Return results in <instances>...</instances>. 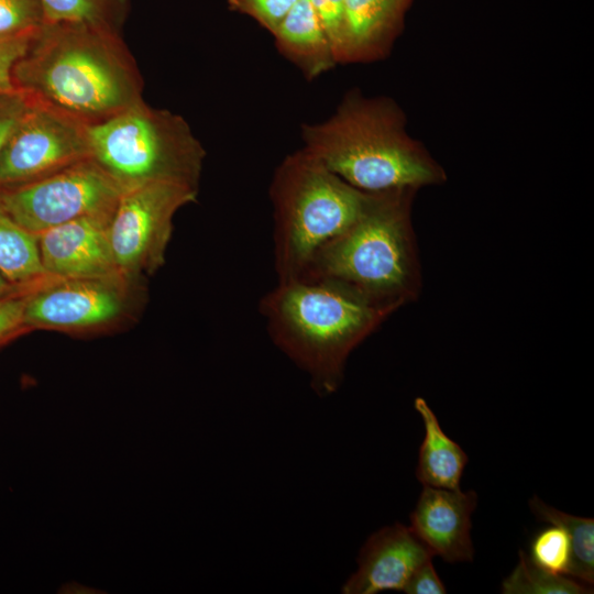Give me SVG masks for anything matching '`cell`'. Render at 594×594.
Wrapping results in <instances>:
<instances>
[{
  "label": "cell",
  "instance_id": "22",
  "mask_svg": "<svg viewBox=\"0 0 594 594\" xmlns=\"http://www.w3.org/2000/svg\"><path fill=\"white\" fill-rule=\"evenodd\" d=\"M43 23L40 0H0V37L33 33Z\"/></svg>",
  "mask_w": 594,
  "mask_h": 594
},
{
  "label": "cell",
  "instance_id": "12",
  "mask_svg": "<svg viewBox=\"0 0 594 594\" xmlns=\"http://www.w3.org/2000/svg\"><path fill=\"white\" fill-rule=\"evenodd\" d=\"M433 553L410 527L399 522L384 527L366 540L358 558V570L342 587L344 594L404 591L411 575Z\"/></svg>",
  "mask_w": 594,
  "mask_h": 594
},
{
  "label": "cell",
  "instance_id": "28",
  "mask_svg": "<svg viewBox=\"0 0 594 594\" xmlns=\"http://www.w3.org/2000/svg\"><path fill=\"white\" fill-rule=\"evenodd\" d=\"M404 592L407 594H444L447 588L430 560L411 575Z\"/></svg>",
  "mask_w": 594,
  "mask_h": 594
},
{
  "label": "cell",
  "instance_id": "23",
  "mask_svg": "<svg viewBox=\"0 0 594 594\" xmlns=\"http://www.w3.org/2000/svg\"><path fill=\"white\" fill-rule=\"evenodd\" d=\"M330 42L337 63H343L344 0H309Z\"/></svg>",
  "mask_w": 594,
  "mask_h": 594
},
{
  "label": "cell",
  "instance_id": "16",
  "mask_svg": "<svg viewBox=\"0 0 594 594\" xmlns=\"http://www.w3.org/2000/svg\"><path fill=\"white\" fill-rule=\"evenodd\" d=\"M414 406L425 428L416 477L424 486L460 490L461 477L469 461L468 454L446 435L426 399L417 397Z\"/></svg>",
  "mask_w": 594,
  "mask_h": 594
},
{
  "label": "cell",
  "instance_id": "14",
  "mask_svg": "<svg viewBox=\"0 0 594 594\" xmlns=\"http://www.w3.org/2000/svg\"><path fill=\"white\" fill-rule=\"evenodd\" d=\"M414 0H344L343 63L385 57Z\"/></svg>",
  "mask_w": 594,
  "mask_h": 594
},
{
  "label": "cell",
  "instance_id": "3",
  "mask_svg": "<svg viewBox=\"0 0 594 594\" xmlns=\"http://www.w3.org/2000/svg\"><path fill=\"white\" fill-rule=\"evenodd\" d=\"M415 194L372 193L361 216L323 245L298 278L341 285L391 316L415 301L422 288L411 221Z\"/></svg>",
  "mask_w": 594,
  "mask_h": 594
},
{
  "label": "cell",
  "instance_id": "11",
  "mask_svg": "<svg viewBox=\"0 0 594 594\" xmlns=\"http://www.w3.org/2000/svg\"><path fill=\"white\" fill-rule=\"evenodd\" d=\"M112 213L76 219L37 235L44 272L56 278L125 279L117 267L110 243Z\"/></svg>",
  "mask_w": 594,
  "mask_h": 594
},
{
  "label": "cell",
  "instance_id": "15",
  "mask_svg": "<svg viewBox=\"0 0 594 594\" xmlns=\"http://www.w3.org/2000/svg\"><path fill=\"white\" fill-rule=\"evenodd\" d=\"M273 35L279 52L309 78L321 75L337 63L309 0H297Z\"/></svg>",
  "mask_w": 594,
  "mask_h": 594
},
{
  "label": "cell",
  "instance_id": "9",
  "mask_svg": "<svg viewBox=\"0 0 594 594\" xmlns=\"http://www.w3.org/2000/svg\"><path fill=\"white\" fill-rule=\"evenodd\" d=\"M89 125L31 99L0 154V189L43 178L89 158Z\"/></svg>",
  "mask_w": 594,
  "mask_h": 594
},
{
  "label": "cell",
  "instance_id": "27",
  "mask_svg": "<svg viewBox=\"0 0 594 594\" xmlns=\"http://www.w3.org/2000/svg\"><path fill=\"white\" fill-rule=\"evenodd\" d=\"M30 105L29 96L19 89L0 96V154Z\"/></svg>",
  "mask_w": 594,
  "mask_h": 594
},
{
  "label": "cell",
  "instance_id": "29",
  "mask_svg": "<svg viewBox=\"0 0 594 594\" xmlns=\"http://www.w3.org/2000/svg\"><path fill=\"white\" fill-rule=\"evenodd\" d=\"M44 280V279H43ZM41 280V282H43ZM38 282V283H41ZM38 283L36 284H33V285H29V286H20V285H15L13 283H11L1 272H0V299L6 297V296H9L11 294H14V293H18V292H21L23 289H26V288H31L35 285H37Z\"/></svg>",
  "mask_w": 594,
  "mask_h": 594
},
{
  "label": "cell",
  "instance_id": "2",
  "mask_svg": "<svg viewBox=\"0 0 594 594\" xmlns=\"http://www.w3.org/2000/svg\"><path fill=\"white\" fill-rule=\"evenodd\" d=\"M405 121L393 100L351 92L329 119L304 125L302 150L366 193L442 184L443 168L407 133Z\"/></svg>",
  "mask_w": 594,
  "mask_h": 594
},
{
  "label": "cell",
  "instance_id": "19",
  "mask_svg": "<svg viewBox=\"0 0 594 594\" xmlns=\"http://www.w3.org/2000/svg\"><path fill=\"white\" fill-rule=\"evenodd\" d=\"M44 22L82 23L116 32L128 14L129 0H40Z\"/></svg>",
  "mask_w": 594,
  "mask_h": 594
},
{
  "label": "cell",
  "instance_id": "7",
  "mask_svg": "<svg viewBox=\"0 0 594 594\" xmlns=\"http://www.w3.org/2000/svg\"><path fill=\"white\" fill-rule=\"evenodd\" d=\"M121 186L91 157L43 178L0 189L9 215L35 235L89 216L112 213Z\"/></svg>",
  "mask_w": 594,
  "mask_h": 594
},
{
  "label": "cell",
  "instance_id": "18",
  "mask_svg": "<svg viewBox=\"0 0 594 594\" xmlns=\"http://www.w3.org/2000/svg\"><path fill=\"white\" fill-rule=\"evenodd\" d=\"M535 517L563 528L571 540L572 561L568 575L585 584L594 583V519L563 513L534 495L528 502Z\"/></svg>",
  "mask_w": 594,
  "mask_h": 594
},
{
  "label": "cell",
  "instance_id": "20",
  "mask_svg": "<svg viewBox=\"0 0 594 594\" xmlns=\"http://www.w3.org/2000/svg\"><path fill=\"white\" fill-rule=\"evenodd\" d=\"M503 594H584L592 590L578 580L536 564L522 550L512 573L502 582Z\"/></svg>",
  "mask_w": 594,
  "mask_h": 594
},
{
  "label": "cell",
  "instance_id": "26",
  "mask_svg": "<svg viewBox=\"0 0 594 594\" xmlns=\"http://www.w3.org/2000/svg\"><path fill=\"white\" fill-rule=\"evenodd\" d=\"M37 285L0 299V345L28 330L23 321L24 307L29 293Z\"/></svg>",
  "mask_w": 594,
  "mask_h": 594
},
{
  "label": "cell",
  "instance_id": "8",
  "mask_svg": "<svg viewBox=\"0 0 594 594\" xmlns=\"http://www.w3.org/2000/svg\"><path fill=\"white\" fill-rule=\"evenodd\" d=\"M198 188L150 182L124 189L116 205L109 237L120 274L130 280L152 274L165 262L177 211L196 200Z\"/></svg>",
  "mask_w": 594,
  "mask_h": 594
},
{
  "label": "cell",
  "instance_id": "21",
  "mask_svg": "<svg viewBox=\"0 0 594 594\" xmlns=\"http://www.w3.org/2000/svg\"><path fill=\"white\" fill-rule=\"evenodd\" d=\"M529 557L547 571L568 575L572 561L568 532L556 525L540 530L531 540Z\"/></svg>",
  "mask_w": 594,
  "mask_h": 594
},
{
  "label": "cell",
  "instance_id": "4",
  "mask_svg": "<svg viewBox=\"0 0 594 594\" xmlns=\"http://www.w3.org/2000/svg\"><path fill=\"white\" fill-rule=\"evenodd\" d=\"M267 332L321 395L343 378L351 352L391 316L332 282L277 280L260 300Z\"/></svg>",
  "mask_w": 594,
  "mask_h": 594
},
{
  "label": "cell",
  "instance_id": "10",
  "mask_svg": "<svg viewBox=\"0 0 594 594\" xmlns=\"http://www.w3.org/2000/svg\"><path fill=\"white\" fill-rule=\"evenodd\" d=\"M123 278L47 277L26 298L25 328L85 330L109 323L124 311Z\"/></svg>",
  "mask_w": 594,
  "mask_h": 594
},
{
  "label": "cell",
  "instance_id": "13",
  "mask_svg": "<svg viewBox=\"0 0 594 594\" xmlns=\"http://www.w3.org/2000/svg\"><path fill=\"white\" fill-rule=\"evenodd\" d=\"M477 505L474 491L424 486L410 514V529L433 556L448 563L471 562V516Z\"/></svg>",
  "mask_w": 594,
  "mask_h": 594
},
{
  "label": "cell",
  "instance_id": "25",
  "mask_svg": "<svg viewBox=\"0 0 594 594\" xmlns=\"http://www.w3.org/2000/svg\"><path fill=\"white\" fill-rule=\"evenodd\" d=\"M34 33L0 37V96L16 89L13 70L26 52Z\"/></svg>",
  "mask_w": 594,
  "mask_h": 594
},
{
  "label": "cell",
  "instance_id": "1",
  "mask_svg": "<svg viewBox=\"0 0 594 594\" xmlns=\"http://www.w3.org/2000/svg\"><path fill=\"white\" fill-rule=\"evenodd\" d=\"M16 89L87 124L143 100V79L120 32L44 22L13 70Z\"/></svg>",
  "mask_w": 594,
  "mask_h": 594
},
{
  "label": "cell",
  "instance_id": "5",
  "mask_svg": "<svg viewBox=\"0 0 594 594\" xmlns=\"http://www.w3.org/2000/svg\"><path fill=\"white\" fill-rule=\"evenodd\" d=\"M277 280L302 275L314 255L364 211L362 191L300 148L277 167L270 188Z\"/></svg>",
  "mask_w": 594,
  "mask_h": 594
},
{
  "label": "cell",
  "instance_id": "24",
  "mask_svg": "<svg viewBox=\"0 0 594 594\" xmlns=\"http://www.w3.org/2000/svg\"><path fill=\"white\" fill-rule=\"evenodd\" d=\"M297 0H228L230 9L254 19L272 34Z\"/></svg>",
  "mask_w": 594,
  "mask_h": 594
},
{
  "label": "cell",
  "instance_id": "6",
  "mask_svg": "<svg viewBox=\"0 0 594 594\" xmlns=\"http://www.w3.org/2000/svg\"><path fill=\"white\" fill-rule=\"evenodd\" d=\"M90 157L128 189L176 182L199 189L206 152L187 121L144 100L89 125Z\"/></svg>",
  "mask_w": 594,
  "mask_h": 594
},
{
  "label": "cell",
  "instance_id": "17",
  "mask_svg": "<svg viewBox=\"0 0 594 594\" xmlns=\"http://www.w3.org/2000/svg\"><path fill=\"white\" fill-rule=\"evenodd\" d=\"M0 272L13 284L29 286L47 275L41 264L37 238L21 228L0 198Z\"/></svg>",
  "mask_w": 594,
  "mask_h": 594
}]
</instances>
